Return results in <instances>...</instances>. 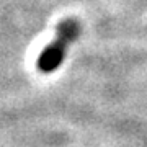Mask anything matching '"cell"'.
I'll return each instance as SVG.
<instances>
[{"instance_id":"obj_1","label":"cell","mask_w":147,"mask_h":147,"mask_svg":"<svg viewBox=\"0 0 147 147\" xmlns=\"http://www.w3.org/2000/svg\"><path fill=\"white\" fill-rule=\"evenodd\" d=\"M80 34V25L75 18H65L57 25V36L38 57V69L42 74H51L62 64L67 47Z\"/></svg>"}]
</instances>
